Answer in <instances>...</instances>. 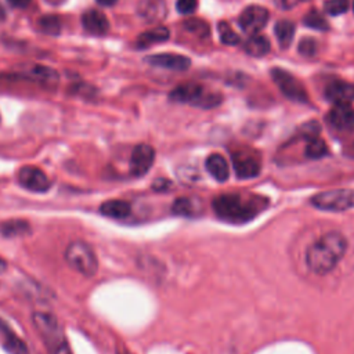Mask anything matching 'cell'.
<instances>
[{"label":"cell","mask_w":354,"mask_h":354,"mask_svg":"<svg viewBox=\"0 0 354 354\" xmlns=\"http://www.w3.org/2000/svg\"><path fill=\"white\" fill-rule=\"evenodd\" d=\"M311 205L319 210L344 212L354 207V189L337 188L319 192L310 199Z\"/></svg>","instance_id":"obj_6"},{"label":"cell","mask_w":354,"mask_h":354,"mask_svg":"<svg viewBox=\"0 0 354 354\" xmlns=\"http://www.w3.org/2000/svg\"><path fill=\"white\" fill-rule=\"evenodd\" d=\"M83 28L91 35H105L109 30V21L102 11L87 10L82 15Z\"/></svg>","instance_id":"obj_16"},{"label":"cell","mask_w":354,"mask_h":354,"mask_svg":"<svg viewBox=\"0 0 354 354\" xmlns=\"http://www.w3.org/2000/svg\"><path fill=\"white\" fill-rule=\"evenodd\" d=\"M137 12L147 22H158L166 15V4L163 0H140Z\"/></svg>","instance_id":"obj_17"},{"label":"cell","mask_w":354,"mask_h":354,"mask_svg":"<svg viewBox=\"0 0 354 354\" xmlns=\"http://www.w3.org/2000/svg\"><path fill=\"white\" fill-rule=\"evenodd\" d=\"M169 97L171 101L189 104L206 109L214 108L223 101L220 93H210L203 86L194 82L178 84L176 88L171 90Z\"/></svg>","instance_id":"obj_4"},{"label":"cell","mask_w":354,"mask_h":354,"mask_svg":"<svg viewBox=\"0 0 354 354\" xmlns=\"http://www.w3.org/2000/svg\"><path fill=\"white\" fill-rule=\"evenodd\" d=\"M328 122L336 130H351L354 127V108L350 104H335L328 113Z\"/></svg>","instance_id":"obj_14"},{"label":"cell","mask_w":354,"mask_h":354,"mask_svg":"<svg viewBox=\"0 0 354 354\" xmlns=\"http://www.w3.org/2000/svg\"><path fill=\"white\" fill-rule=\"evenodd\" d=\"M303 1H307V0H274V3H275L279 8H283V10L293 8V7H296L297 4L303 3Z\"/></svg>","instance_id":"obj_34"},{"label":"cell","mask_w":354,"mask_h":354,"mask_svg":"<svg viewBox=\"0 0 354 354\" xmlns=\"http://www.w3.org/2000/svg\"><path fill=\"white\" fill-rule=\"evenodd\" d=\"M297 50L304 57H314L318 51V43L313 37H304V39L300 40V43L297 46Z\"/></svg>","instance_id":"obj_32"},{"label":"cell","mask_w":354,"mask_h":354,"mask_svg":"<svg viewBox=\"0 0 354 354\" xmlns=\"http://www.w3.org/2000/svg\"><path fill=\"white\" fill-rule=\"evenodd\" d=\"M18 76L21 79L43 84L46 87H54L59 79L58 73L53 68L44 65H32L29 68H25L18 73Z\"/></svg>","instance_id":"obj_12"},{"label":"cell","mask_w":354,"mask_h":354,"mask_svg":"<svg viewBox=\"0 0 354 354\" xmlns=\"http://www.w3.org/2000/svg\"><path fill=\"white\" fill-rule=\"evenodd\" d=\"M155 160V149L148 144H138L134 147L130 156V173L141 177L148 173Z\"/></svg>","instance_id":"obj_10"},{"label":"cell","mask_w":354,"mask_h":354,"mask_svg":"<svg viewBox=\"0 0 354 354\" xmlns=\"http://www.w3.org/2000/svg\"><path fill=\"white\" fill-rule=\"evenodd\" d=\"M169 37H170V32L166 26H156V28L142 32L137 37L136 46H137V48H147V47L153 46L155 43L166 41Z\"/></svg>","instance_id":"obj_19"},{"label":"cell","mask_w":354,"mask_h":354,"mask_svg":"<svg viewBox=\"0 0 354 354\" xmlns=\"http://www.w3.org/2000/svg\"><path fill=\"white\" fill-rule=\"evenodd\" d=\"M68 266L84 277H93L98 270V259L93 248L84 241H72L65 249Z\"/></svg>","instance_id":"obj_5"},{"label":"cell","mask_w":354,"mask_h":354,"mask_svg":"<svg viewBox=\"0 0 354 354\" xmlns=\"http://www.w3.org/2000/svg\"><path fill=\"white\" fill-rule=\"evenodd\" d=\"M18 183L33 192H46L51 187V181L47 174L36 166H24L18 171Z\"/></svg>","instance_id":"obj_9"},{"label":"cell","mask_w":354,"mask_h":354,"mask_svg":"<svg viewBox=\"0 0 354 354\" xmlns=\"http://www.w3.org/2000/svg\"><path fill=\"white\" fill-rule=\"evenodd\" d=\"M40 29L47 35H58L61 32V21L55 15H44L39 19Z\"/></svg>","instance_id":"obj_29"},{"label":"cell","mask_w":354,"mask_h":354,"mask_svg":"<svg viewBox=\"0 0 354 354\" xmlns=\"http://www.w3.org/2000/svg\"><path fill=\"white\" fill-rule=\"evenodd\" d=\"M353 8H354V3H353Z\"/></svg>","instance_id":"obj_39"},{"label":"cell","mask_w":354,"mask_h":354,"mask_svg":"<svg viewBox=\"0 0 354 354\" xmlns=\"http://www.w3.org/2000/svg\"><path fill=\"white\" fill-rule=\"evenodd\" d=\"M184 28L191 32L192 35H196L199 37H207L210 33V26L206 21L201 18H188L184 21Z\"/></svg>","instance_id":"obj_26"},{"label":"cell","mask_w":354,"mask_h":354,"mask_svg":"<svg viewBox=\"0 0 354 354\" xmlns=\"http://www.w3.org/2000/svg\"><path fill=\"white\" fill-rule=\"evenodd\" d=\"M270 73H271L274 83L278 86V88L282 91V94L285 97H288L292 101H297V102L308 101V94H307L306 87L292 73H289L288 71H283L281 68H272Z\"/></svg>","instance_id":"obj_8"},{"label":"cell","mask_w":354,"mask_h":354,"mask_svg":"<svg viewBox=\"0 0 354 354\" xmlns=\"http://www.w3.org/2000/svg\"><path fill=\"white\" fill-rule=\"evenodd\" d=\"M100 212L106 217L120 220V218H126L130 214L131 206L129 202L122 199H109L100 206Z\"/></svg>","instance_id":"obj_20"},{"label":"cell","mask_w":354,"mask_h":354,"mask_svg":"<svg viewBox=\"0 0 354 354\" xmlns=\"http://www.w3.org/2000/svg\"><path fill=\"white\" fill-rule=\"evenodd\" d=\"M206 170L209 171V174L216 178L217 181L223 183L230 176V169H228V163L225 160V158L220 153H212L206 158Z\"/></svg>","instance_id":"obj_18"},{"label":"cell","mask_w":354,"mask_h":354,"mask_svg":"<svg viewBox=\"0 0 354 354\" xmlns=\"http://www.w3.org/2000/svg\"><path fill=\"white\" fill-rule=\"evenodd\" d=\"M270 41L266 36L263 35H259V33H253L243 44V48L245 51L249 54V55H253V57H263L266 55L268 51H270Z\"/></svg>","instance_id":"obj_21"},{"label":"cell","mask_w":354,"mask_h":354,"mask_svg":"<svg viewBox=\"0 0 354 354\" xmlns=\"http://www.w3.org/2000/svg\"><path fill=\"white\" fill-rule=\"evenodd\" d=\"M32 321L50 354H71L64 330L55 315L46 311H36L32 315Z\"/></svg>","instance_id":"obj_3"},{"label":"cell","mask_w":354,"mask_h":354,"mask_svg":"<svg viewBox=\"0 0 354 354\" xmlns=\"http://www.w3.org/2000/svg\"><path fill=\"white\" fill-rule=\"evenodd\" d=\"M145 61L152 66H159V68L171 69V71H185L191 65V59L188 57L181 54H174V53L152 54L147 57Z\"/></svg>","instance_id":"obj_13"},{"label":"cell","mask_w":354,"mask_h":354,"mask_svg":"<svg viewBox=\"0 0 354 354\" xmlns=\"http://www.w3.org/2000/svg\"><path fill=\"white\" fill-rule=\"evenodd\" d=\"M234 170L239 178H253L261 170V156L253 148H236L231 153Z\"/></svg>","instance_id":"obj_7"},{"label":"cell","mask_w":354,"mask_h":354,"mask_svg":"<svg viewBox=\"0 0 354 354\" xmlns=\"http://www.w3.org/2000/svg\"><path fill=\"white\" fill-rule=\"evenodd\" d=\"M6 267H7L6 261H4L3 259H0V272H1V271H4V270H6Z\"/></svg>","instance_id":"obj_38"},{"label":"cell","mask_w":354,"mask_h":354,"mask_svg":"<svg viewBox=\"0 0 354 354\" xmlns=\"http://www.w3.org/2000/svg\"><path fill=\"white\" fill-rule=\"evenodd\" d=\"M176 8L181 14H192L198 8V0H177Z\"/></svg>","instance_id":"obj_33"},{"label":"cell","mask_w":354,"mask_h":354,"mask_svg":"<svg viewBox=\"0 0 354 354\" xmlns=\"http://www.w3.org/2000/svg\"><path fill=\"white\" fill-rule=\"evenodd\" d=\"M275 37L281 48H288L292 44L295 36V24L289 19H281L274 26Z\"/></svg>","instance_id":"obj_22"},{"label":"cell","mask_w":354,"mask_h":354,"mask_svg":"<svg viewBox=\"0 0 354 354\" xmlns=\"http://www.w3.org/2000/svg\"><path fill=\"white\" fill-rule=\"evenodd\" d=\"M3 344H4V348L10 354H28L26 344L21 339H18L17 335L10 337V339H7V340H4Z\"/></svg>","instance_id":"obj_31"},{"label":"cell","mask_w":354,"mask_h":354,"mask_svg":"<svg viewBox=\"0 0 354 354\" xmlns=\"http://www.w3.org/2000/svg\"><path fill=\"white\" fill-rule=\"evenodd\" d=\"M217 30H218V36L220 40L224 44L228 46H235L239 43V36L234 32V29L230 26V24H227L225 21H220L217 25Z\"/></svg>","instance_id":"obj_28"},{"label":"cell","mask_w":354,"mask_h":354,"mask_svg":"<svg viewBox=\"0 0 354 354\" xmlns=\"http://www.w3.org/2000/svg\"><path fill=\"white\" fill-rule=\"evenodd\" d=\"M173 213L178 216L192 217L194 214L199 213V206L195 205L192 198H178L173 203Z\"/></svg>","instance_id":"obj_24"},{"label":"cell","mask_w":354,"mask_h":354,"mask_svg":"<svg viewBox=\"0 0 354 354\" xmlns=\"http://www.w3.org/2000/svg\"><path fill=\"white\" fill-rule=\"evenodd\" d=\"M116 1L118 0H97V3L101 6H113Z\"/></svg>","instance_id":"obj_37"},{"label":"cell","mask_w":354,"mask_h":354,"mask_svg":"<svg viewBox=\"0 0 354 354\" xmlns=\"http://www.w3.org/2000/svg\"><path fill=\"white\" fill-rule=\"evenodd\" d=\"M267 206V199L256 195L221 194L212 201L216 216L224 221L241 224L256 217Z\"/></svg>","instance_id":"obj_2"},{"label":"cell","mask_w":354,"mask_h":354,"mask_svg":"<svg viewBox=\"0 0 354 354\" xmlns=\"http://www.w3.org/2000/svg\"><path fill=\"white\" fill-rule=\"evenodd\" d=\"M268 21V11L261 6H249L243 8L239 15V26L248 33H256L266 26Z\"/></svg>","instance_id":"obj_11"},{"label":"cell","mask_w":354,"mask_h":354,"mask_svg":"<svg viewBox=\"0 0 354 354\" xmlns=\"http://www.w3.org/2000/svg\"><path fill=\"white\" fill-rule=\"evenodd\" d=\"M325 97L335 104H350L354 100V84L344 80H332L325 87Z\"/></svg>","instance_id":"obj_15"},{"label":"cell","mask_w":354,"mask_h":354,"mask_svg":"<svg viewBox=\"0 0 354 354\" xmlns=\"http://www.w3.org/2000/svg\"><path fill=\"white\" fill-rule=\"evenodd\" d=\"M7 1L15 8H24L30 3V0H7Z\"/></svg>","instance_id":"obj_36"},{"label":"cell","mask_w":354,"mask_h":354,"mask_svg":"<svg viewBox=\"0 0 354 354\" xmlns=\"http://www.w3.org/2000/svg\"><path fill=\"white\" fill-rule=\"evenodd\" d=\"M170 187V181L165 180V178H158L153 181V189L156 191H165Z\"/></svg>","instance_id":"obj_35"},{"label":"cell","mask_w":354,"mask_h":354,"mask_svg":"<svg viewBox=\"0 0 354 354\" xmlns=\"http://www.w3.org/2000/svg\"><path fill=\"white\" fill-rule=\"evenodd\" d=\"M0 232L7 238L14 236H24L30 232V225L28 221L21 218H11L7 221H3L0 224Z\"/></svg>","instance_id":"obj_23"},{"label":"cell","mask_w":354,"mask_h":354,"mask_svg":"<svg viewBox=\"0 0 354 354\" xmlns=\"http://www.w3.org/2000/svg\"><path fill=\"white\" fill-rule=\"evenodd\" d=\"M328 152L326 144L322 138H319L318 136L311 137L307 140V145H306V156L310 159H318L325 156Z\"/></svg>","instance_id":"obj_25"},{"label":"cell","mask_w":354,"mask_h":354,"mask_svg":"<svg viewBox=\"0 0 354 354\" xmlns=\"http://www.w3.org/2000/svg\"><path fill=\"white\" fill-rule=\"evenodd\" d=\"M348 0H326L324 3V10L329 15H342L348 10Z\"/></svg>","instance_id":"obj_30"},{"label":"cell","mask_w":354,"mask_h":354,"mask_svg":"<svg viewBox=\"0 0 354 354\" xmlns=\"http://www.w3.org/2000/svg\"><path fill=\"white\" fill-rule=\"evenodd\" d=\"M303 24L311 29H317V30H326L329 28L326 19L324 18V15L318 11V10H310L304 18H303Z\"/></svg>","instance_id":"obj_27"},{"label":"cell","mask_w":354,"mask_h":354,"mask_svg":"<svg viewBox=\"0 0 354 354\" xmlns=\"http://www.w3.org/2000/svg\"><path fill=\"white\" fill-rule=\"evenodd\" d=\"M346 250V236L339 231H329L307 248L306 266L317 275H326L337 266Z\"/></svg>","instance_id":"obj_1"}]
</instances>
